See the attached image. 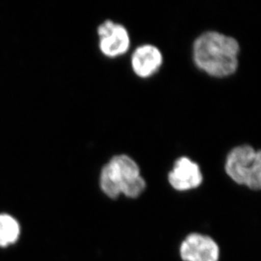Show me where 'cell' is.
<instances>
[{
    "label": "cell",
    "instance_id": "cell-2",
    "mask_svg": "<svg viewBox=\"0 0 261 261\" xmlns=\"http://www.w3.org/2000/svg\"><path fill=\"white\" fill-rule=\"evenodd\" d=\"M100 187L112 200L121 195L130 199L140 197L146 182L141 174L138 164L128 155H115L104 166L100 174Z\"/></svg>",
    "mask_w": 261,
    "mask_h": 261
},
{
    "label": "cell",
    "instance_id": "cell-7",
    "mask_svg": "<svg viewBox=\"0 0 261 261\" xmlns=\"http://www.w3.org/2000/svg\"><path fill=\"white\" fill-rule=\"evenodd\" d=\"M163 64V55L153 45H143L137 47L131 59L132 68L141 78H148L155 74Z\"/></svg>",
    "mask_w": 261,
    "mask_h": 261
},
{
    "label": "cell",
    "instance_id": "cell-4",
    "mask_svg": "<svg viewBox=\"0 0 261 261\" xmlns=\"http://www.w3.org/2000/svg\"><path fill=\"white\" fill-rule=\"evenodd\" d=\"M179 254L182 261H219L220 248L211 237L192 232L181 243Z\"/></svg>",
    "mask_w": 261,
    "mask_h": 261
},
{
    "label": "cell",
    "instance_id": "cell-5",
    "mask_svg": "<svg viewBox=\"0 0 261 261\" xmlns=\"http://www.w3.org/2000/svg\"><path fill=\"white\" fill-rule=\"evenodd\" d=\"M101 52L109 58H116L125 54L129 48L130 39L123 25L112 20H105L97 28Z\"/></svg>",
    "mask_w": 261,
    "mask_h": 261
},
{
    "label": "cell",
    "instance_id": "cell-1",
    "mask_svg": "<svg viewBox=\"0 0 261 261\" xmlns=\"http://www.w3.org/2000/svg\"><path fill=\"white\" fill-rule=\"evenodd\" d=\"M239 42L233 37L207 32L195 40L193 57L196 66L211 76L223 78L234 74L239 66Z\"/></svg>",
    "mask_w": 261,
    "mask_h": 261
},
{
    "label": "cell",
    "instance_id": "cell-8",
    "mask_svg": "<svg viewBox=\"0 0 261 261\" xmlns=\"http://www.w3.org/2000/svg\"><path fill=\"white\" fill-rule=\"evenodd\" d=\"M20 225L10 215L0 214V247H6L17 241Z\"/></svg>",
    "mask_w": 261,
    "mask_h": 261
},
{
    "label": "cell",
    "instance_id": "cell-6",
    "mask_svg": "<svg viewBox=\"0 0 261 261\" xmlns=\"http://www.w3.org/2000/svg\"><path fill=\"white\" fill-rule=\"evenodd\" d=\"M168 179L173 189L182 192L200 187L203 175L197 163L182 156L175 162L173 169L168 173Z\"/></svg>",
    "mask_w": 261,
    "mask_h": 261
},
{
    "label": "cell",
    "instance_id": "cell-3",
    "mask_svg": "<svg viewBox=\"0 0 261 261\" xmlns=\"http://www.w3.org/2000/svg\"><path fill=\"white\" fill-rule=\"evenodd\" d=\"M225 171L238 185L251 190H260V151L248 145L233 148L227 155Z\"/></svg>",
    "mask_w": 261,
    "mask_h": 261
}]
</instances>
